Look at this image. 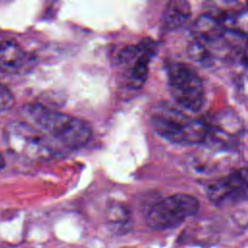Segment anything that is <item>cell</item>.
<instances>
[{"label":"cell","mask_w":248,"mask_h":248,"mask_svg":"<svg viewBox=\"0 0 248 248\" xmlns=\"http://www.w3.org/2000/svg\"><path fill=\"white\" fill-rule=\"evenodd\" d=\"M24 111L40 131L65 147H81L91 138L90 125L80 118L50 109L40 104H29L24 108Z\"/></svg>","instance_id":"1"},{"label":"cell","mask_w":248,"mask_h":248,"mask_svg":"<svg viewBox=\"0 0 248 248\" xmlns=\"http://www.w3.org/2000/svg\"><path fill=\"white\" fill-rule=\"evenodd\" d=\"M151 123L160 137L176 144L204 143L207 135L205 120L191 117L169 106L158 108L151 116Z\"/></svg>","instance_id":"2"},{"label":"cell","mask_w":248,"mask_h":248,"mask_svg":"<svg viewBox=\"0 0 248 248\" xmlns=\"http://www.w3.org/2000/svg\"><path fill=\"white\" fill-rule=\"evenodd\" d=\"M168 87L172 99L186 110L197 112L204 102V89L201 77L188 64L171 63L167 70Z\"/></svg>","instance_id":"3"},{"label":"cell","mask_w":248,"mask_h":248,"mask_svg":"<svg viewBox=\"0 0 248 248\" xmlns=\"http://www.w3.org/2000/svg\"><path fill=\"white\" fill-rule=\"evenodd\" d=\"M200 209L199 200L188 194H174L154 203L147 212L146 224L154 231H167L180 226Z\"/></svg>","instance_id":"4"},{"label":"cell","mask_w":248,"mask_h":248,"mask_svg":"<svg viewBox=\"0 0 248 248\" xmlns=\"http://www.w3.org/2000/svg\"><path fill=\"white\" fill-rule=\"evenodd\" d=\"M4 138L13 153L28 159L45 160L55 152L49 139L25 122L9 123L5 128Z\"/></svg>","instance_id":"5"},{"label":"cell","mask_w":248,"mask_h":248,"mask_svg":"<svg viewBox=\"0 0 248 248\" xmlns=\"http://www.w3.org/2000/svg\"><path fill=\"white\" fill-rule=\"evenodd\" d=\"M154 54L155 43L149 39L128 46L119 52L118 62L125 67V76L132 89H139L145 82Z\"/></svg>","instance_id":"6"},{"label":"cell","mask_w":248,"mask_h":248,"mask_svg":"<svg viewBox=\"0 0 248 248\" xmlns=\"http://www.w3.org/2000/svg\"><path fill=\"white\" fill-rule=\"evenodd\" d=\"M207 199L216 206L233 204L246 200L247 170L245 168L236 170L207 184Z\"/></svg>","instance_id":"7"},{"label":"cell","mask_w":248,"mask_h":248,"mask_svg":"<svg viewBox=\"0 0 248 248\" xmlns=\"http://www.w3.org/2000/svg\"><path fill=\"white\" fill-rule=\"evenodd\" d=\"M207 135L205 141L214 147L232 148L241 139L243 126L241 119L231 110H222L205 121Z\"/></svg>","instance_id":"8"},{"label":"cell","mask_w":248,"mask_h":248,"mask_svg":"<svg viewBox=\"0 0 248 248\" xmlns=\"http://www.w3.org/2000/svg\"><path fill=\"white\" fill-rule=\"evenodd\" d=\"M30 55L14 40L0 42V71L6 74H20L31 65Z\"/></svg>","instance_id":"9"},{"label":"cell","mask_w":248,"mask_h":248,"mask_svg":"<svg viewBox=\"0 0 248 248\" xmlns=\"http://www.w3.org/2000/svg\"><path fill=\"white\" fill-rule=\"evenodd\" d=\"M191 17L190 4L183 0H174L168 3L163 13V28L173 31L182 27Z\"/></svg>","instance_id":"10"},{"label":"cell","mask_w":248,"mask_h":248,"mask_svg":"<svg viewBox=\"0 0 248 248\" xmlns=\"http://www.w3.org/2000/svg\"><path fill=\"white\" fill-rule=\"evenodd\" d=\"M106 223L114 234H126L133 230V219L130 209L123 204H113L108 208Z\"/></svg>","instance_id":"11"},{"label":"cell","mask_w":248,"mask_h":248,"mask_svg":"<svg viewBox=\"0 0 248 248\" xmlns=\"http://www.w3.org/2000/svg\"><path fill=\"white\" fill-rule=\"evenodd\" d=\"M15 104V98L11 90L0 82V113L9 110Z\"/></svg>","instance_id":"12"},{"label":"cell","mask_w":248,"mask_h":248,"mask_svg":"<svg viewBox=\"0 0 248 248\" xmlns=\"http://www.w3.org/2000/svg\"><path fill=\"white\" fill-rule=\"evenodd\" d=\"M4 166H5V160H4L3 156H2V154L0 153V170L4 168Z\"/></svg>","instance_id":"13"}]
</instances>
